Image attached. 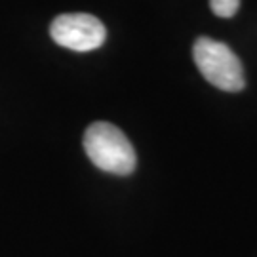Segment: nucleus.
<instances>
[{"label":"nucleus","mask_w":257,"mask_h":257,"mask_svg":"<svg viewBox=\"0 0 257 257\" xmlns=\"http://www.w3.org/2000/svg\"><path fill=\"white\" fill-rule=\"evenodd\" d=\"M84 151L99 170L114 175H130L138 164L130 139L109 122H93L88 126L84 134Z\"/></svg>","instance_id":"nucleus-1"},{"label":"nucleus","mask_w":257,"mask_h":257,"mask_svg":"<svg viewBox=\"0 0 257 257\" xmlns=\"http://www.w3.org/2000/svg\"><path fill=\"white\" fill-rule=\"evenodd\" d=\"M210 6L217 18H232L238 12L240 0H210Z\"/></svg>","instance_id":"nucleus-4"},{"label":"nucleus","mask_w":257,"mask_h":257,"mask_svg":"<svg viewBox=\"0 0 257 257\" xmlns=\"http://www.w3.org/2000/svg\"><path fill=\"white\" fill-rule=\"evenodd\" d=\"M50 35L55 44L73 52H92L103 46L107 29L90 14H63L52 21Z\"/></svg>","instance_id":"nucleus-3"},{"label":"nucleus","mask_w":257,"mask_h":257,"mask_svg":"<svg viewBox=\"0 0 257 257\" xmlns=\"http://www.w3.org/2000/svg\"><path fill=\"white\" fill-rule=\"evenodd\" d=\"M193 59L202 76L225 92H240L244 88V71L236 54L227 44L208 37L196 38Z\"/></svg>","instance_id":"nucleus-2"}]
</instances>
